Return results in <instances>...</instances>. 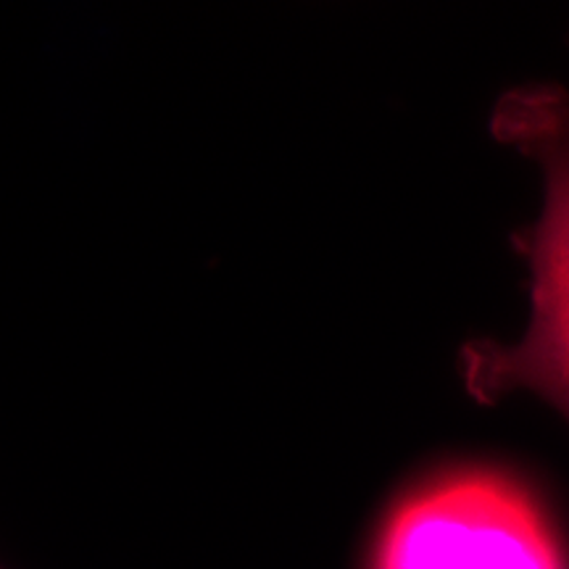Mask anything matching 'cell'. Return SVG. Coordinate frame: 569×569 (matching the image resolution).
<instances>
[{
	"mask_svg": "<svg viewBox=\"0 0 569 569\" xmlns=\"http://www.w3.org/2000/svg\"><path fill=\"white\" fill-rule=\"evenodd\" d=\"M490 130L538 163L543 209L515 234L530 267L528 330L515 343H467L459 356L461 380L480 403L522 390L569 422V88L543 82L503 92Z\"/></svg>",
	"mask_w": 569,
	"mask_h": 569,
	"instance_id": "6da1fadb",
	"label": "cell"
},
{
	"mask_svg": "<svg viewBox=\"0 0 569 569\" xmlns=\"http://www.w3.org/2000/svg\"><path fill=\"white\" fill-rule=\"evenodd\" d=\"M367 569H569L559 532L519 482L443 475L388 511Z\"/></svg>",
	"mask_w": 569,
	"mask_h": 569,
	"instance_id": "7a4b0ae2",
	"label": "cell"
}]
</instances>
